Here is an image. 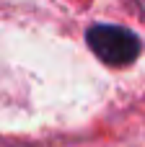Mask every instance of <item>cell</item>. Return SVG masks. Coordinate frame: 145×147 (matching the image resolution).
Listing matches in <instances>:
<instances>
[{
  "label": "cell",
  "mask_w": 145,
  "mask_h": 147,
  "mask_svg": "<svg viewBox=\"0 0 145 147\" xmlns=\"http://www.w3.org/2000/svg\"><path fill=\"white\" fill-rule=\"evenodd\" d=\"M88 47L93 49V54L112 65V67H125V65H132L138 57H140V39L130 31V28H122V26H93L88 31Z\"/></svg>",
  "instance_id": "6da1fadb"
}]
</instances>
